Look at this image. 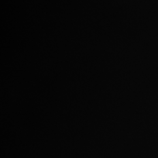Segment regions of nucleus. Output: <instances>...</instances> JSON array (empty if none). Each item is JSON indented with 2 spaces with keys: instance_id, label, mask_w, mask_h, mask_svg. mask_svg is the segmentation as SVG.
Listing matches in <instances>:
<instances>
[]
</instances>
